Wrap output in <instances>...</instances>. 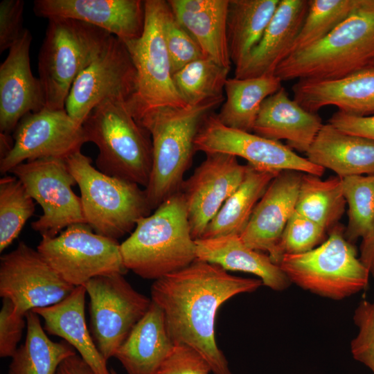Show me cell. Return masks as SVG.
I'll list each match as a JSON object with an SVG mask.
<instances>
[{
  "label": "cell",
  "mask_w": 374,
  "mask_h": 374,
  "mask_svg": "<svg viewBox=\"0 0 374 374\" xmlns=\"http://www.w3.org/2000/svg\"><path fill=\"white\" fill-rule=\"evenodd\" d=\"M328 123L345 133L374 141V115L359 116L337 111Z\"/></svg>",
  "instance_id": "obj_44"
},
{
  "label": "cell",
  "mask_w": 374,
  "mask_h": 374,
  "mask_svg": "<svg viewBox=\"0 0 374 374\" xmlns=\"http://www.w3.org/2000/svg\"><path fill=\"white\" fill-rule=\"evenodd\" d=\"M110 373L111 374H117V373L114 369H111Z\"/></svg>",
  "instance_id": "obj_49"
},
{
  "label": "cell",
  "mask_w": 374,
  "mask_h": 374,
  "mask_svg": "<svg viewBox=\"0 0 374 374\" xmlns=\"http://www.w3.org/2000/svg\"><path fill=\"white\" fill-rule=\"evenodd\" d=\"M341 184L348 206L346 238L362 240L374 226V175L342 177Z\"/></svg>",
  "instance_id": "obj_37"
},
{
  "label": "cell",
  "mask_w": 374,
  "mask_h": 374,
  "mask_svg": "<svg viewBox=\"0 0 374 374\" xmlns=\"http://www.w3.org/2000/svg\"><path fill=\"white\" fill-rule=\"evenodd\" d=\"M371 274L374 277V266L371 269Z\"/></svg>",
  "instance_id": "obj_48"
},
{
  "label": "cell",
  "mask_w": 374,
  "mask_h": 374,
  "mask_svg": "<svg viewBox=\"0 0 374 374\" xmlns=\"http://www.w3.org/2000/svg\"><path fill=\"white\" fill-rule=\"evenodd\" d=\"M281 82L275 74L228 78L224 86L226 99L217 118L229 127L253 132L262 102L282 87Z\"/></svg>",
  "instance_id": "obj_29"
},
{
  "label": "cell",
  "mask_w": 374,
  "mask_h": 374,
  "mask_svg": "<svg viewBox=\"0 0 374 374\" xmlns=\"http://www.w3.org/2000/svg\"><path fill=\"white\" fill-rule=\"evenodd\" d=\"M224 100V98H219L186 107H155L138 119L152 139V166L144 188L151 210L179 191L184 173L193 161L199 127Z\"/></svg>",
  "instance_id": "obj_2"
},
{
  "label": "cell",
  "mask_w": 374,
  "mask_h": 374,
  "mask_svg": "<svg viewBox=\"0 0 374 374\" xmlns=\"http://www.w3.org/2000/svg\"><path fill=\"white\" fill-rule=\"evenodd\" d=\"M196 260L217 265L226 271L253 274L262 284L275 291H282L291 282L269 255L244 244L240 235L231 234L195 240Z\"/></svg>",
  "instance_id": "obj_25"
},
{
  "label": "cell",
  "mask_w": 374,
  "mask_h": 374,
  "mask_svg": "<svg viewBox=\"0 0 374 374\" xmlns=\"http://www.w3.org/2000/svg\"><path fill=\"white\" fill-rule=\"evenodd\" d=\"M35 15L81 21L105 30L124 43L139 38L144 30L145 1L36 0Z\"/></svg>",
  "instance_id": "obj_18"
},
{
  "label": "cell",
  "mask_w": 374,
  "mask_h": 374,
  "mask_svg": "<svg viewBox=\"0 0 374 374\" xmlns=\"http://www.w3.org/2000/svg\"><path fill=\"white\" fill-rule=\"evenodd\" d=\"M278 265L291 283L335 300L364 290L371 275L338 224L321 244L304 253L285 254Z\"/></svg>",
  "instance_id": "obj_8"
},
{
  "label": "cell",
  "mask_w": 374,
  "mask_h": 374,
  "mask_svg": "<svg viewBox=\"0 0 374 374\" xmlns=\"http://www.w3.org/2000/svg\"><path fill=\"white\" fill-rule=\"evenodd\" d=\"M308 9V0H280L258 44L235 67L234 78L274 74L279 64L290 55Z\"/></svg>",
  "instance_id": "obj_21"
},
{
  "label": "cell",
  "mask_w": 374,
  "mask_h": 374,
  "mask_svg": "<svg viewBox=\"0 0 374 374\" xmlns=\"http://www.w3.org/2000/svg\"><path fill=\"white\" fill-rule=\"evenodd\" d=\"M12 139L11 150L0 160L2 175L25 161L46 158L66 160L87 143L82 125L65 109L46 107L24 116L15 128Z\"/></svg>",
  "instance_id": "obj_15"
},
{
  "label": "cell",
  "mask_w": 374,
  "mask_h": 374,
  "mask_svg": "<svg viewBox=\"0 0 374 374\" xmlns=\"http://www.w3.org/2000/svg\"><path fill=\"white\" fill-rule=\"evenodd\" d=\"M231 68L222 66L204 57L172 74L175 86L187 105L224 98L223 90Z\"/></svg>",
  "instance_id": "obj_34"
},
{
  "label": "cell",
  "mask_w": 374,
  "mask_h": 374,
  "mask_svg": "<svg viewBox=\"0 0 374 374\" xmlns=\"http://www.w3.org/2000/svg\"><path fill=\"white\" fill-rule=\"evenodd\" d=\"M37 250L73 287L99 276L127 271L118 240L95 233L84 223L70 225L55 237H42Z\"/></svg>",
  "instance_id": "obj_10"
},
{
  "label": "cell",
  "mask_w": 374,
  "mask_h": 374,
  "mask_svg": "<svg viewBox=\"0 0 374 374\" xmlns=\"http://www.w3.org/2000/svg\"><path fill=\"white\" fill-rule=\"evenodd\" d=\"M167 6V1L145 0L143 33L125 43L136 72L135 92L126 104L136 121L155 107L188 106L175 86L165 43L163 22Z\"/></svg>",
  "instance_id": "obj_9"
},
{
  "label": "cell",
  "mask_w": 374,
  "mask_h": 374,
  "mask_svg": "<svg viewBox=\"0 0 374 374\" xmlns=\"http://www.w3.org/2000/svg\"><path fill=\"white\" fill-rule=\"evenodd\" d=\"M26 326V316L17 312L10 300L3 298L0 310L1 357H12L18 348V344Z\"/></svg>",
  "instance_id": "obj_41"
},
{
  "label": "cell",
  "mask_w": 374,
  "mask_h": 374,
  "mask_svg": "<svg viewBox=\"0 0 374 374\" xmlns=\"http://www.w3.org/2000/svg\"><path fill=\"white\" fill-rule=\"evenodd\" d=\"M13 141L10 136L0 133V158L2 159L11 150ZM0 159V160H1Z\"/></svg>",
  "instance_id": "obj_47"
},
{
  "label": "cell",
  "mask_w": 374,
  "mask_h": 374,
  "mask_svg": "<svg viewBox=\"0 0 374 374\" xmlns=\"http://www.w3.org/2000/svg\"><path fill=\"white\" fill-rule=\"evenodd\" d=\"M65 161L80 191L85 222L95 233L118 240L150 215L145 189L138 184L103 173L81 151Z\"/></svg>",
  "instance_id": "obj_6"
},
{
  "label": "cell",
  "mask_w": 374,
  "mask_h": 374,
  "mask_svg": "<svg viewBox=\"0 0 374 374\" xmlns=\"http://www.w3.org/2000/svg\"><path fill=\"white\" fill-rule=\"evenodd\" d=\"M74 288L23 241L0 258V296L10 300L22 315L59 303Z\"/></svg>",
  "instance_id": "obj_16"
},
{
  "label": "cell",
  "mask_w": 374,
  "mask_h": 374,
  "mask_svg": "<svg viewBox=\"0 0 374 374\" xmlns=\"http://www.w3.org/2000/svg\"><path fill=\"white\" fill-rule=\"evenodd\" d=\"M211 368L195 350L184 345H175L155 374H209Z\"/></svg>",
  "instance_id": "obj_42"
},
{
  "label": "cell",
  "mask_w": 374,
  "mask_h": 374,
  "mask_svg": "<svg viewBox=\"0 0 374 374\" xmlns=\"http://www.w3.org/2000/svg\"><path fill=\"white\" fill-rule=\"evenodd\" d=\"M374 64V0H359L353 12L312 46L277 67L280 80L340 79Z\"/></svg>",
  "instance_id": "obj_4"
},
{
  "label": "cell",
  "mask_w": 374,
  "mask_h": 374,
  "mask_svg": "<svg viewBox=\"0 0 374 374\" xmlns=\"http://www.w3.org/2000/svg\"><path fill=\"white\" fill-rule=\"evenodd\" d=\"M86 289L75 287L62 301L33 311L44 320L48 334L62 338L79 353L94 374H111L107 361L98 350L85 320Z\"/></svg>",
  "instance_id": "obj_24"
},
{
  "label": "cell",
  "mask_w": 374,
  "mask_h": 374,
  "mask_svg": "<svg viewBox=\"0 0 374 374\" xmlns=\"http://www.w3.org/2000/svg\"><path fill=\"white\" fill-rule=\"evenodd\" d=\"M123 275L99 276L84 285L89 297L90 332L107 361L114 356L152 302L134 290Z\"/></svg>",
  "instance_id": "obj_11"
},
{
  "label": "cell",
  "mask_w": 374,
  "mask_h": 374,
  "mask_svg": "<svg viewBox=\"0 0 374 374\" xmlns=\"http://www.w3.org/2000/svg\"><path fill=\"white\" fill-rule=\"evenodd\" d=\"M177 21L195 39L204 55L231 68L226 21L229 0H169Z\"/></svg>",
  "instance_id": "obj_26"
},
{
  "label": "cell",
  "mask_w": 374,
  "mask_h": 374,
  "mask_svg": "<svg viewBox=\"0 0 374 374\" xmlns=\"http://www.w3.org/2000/svg\"><path fill=\"white\" fill-rule=\"evenodd\" d=\"M179 191L185 200L194 240L201 238L211 220L243 181L249 165L224 153H208Z\"/></svg>",
  "instance_id": "obj_17"
},
{
  "label": "cell",
  "mask_w": 374,
  "mask_h": 374,
  "mask_svg": "<svg viewBox=\"0 0 374 374\" xmlns=\"http://www.w3.org/2000/svg\"><path fill=\"white\" fill-rule=\"evenodd\" d=\"M175 346L162 310L152 301L114 357L128 374H155Z\"/></svg>",
  "instance_id": "obj_27"
},
{
  "label": "cell",
  "mask_w": 374,
  "mask_h": 374,
  "mask_svg": "<svg viewBox=\"0 0 374 374\" xmlns=\"http://www.w3.org/2000/svg\"><path fill=\"white\" fill-rule=\"evenodd\" d=\"M346 204L341 177L323 180L319 176L303 173L295 208L298 213L326 231L331 230L337 225Z\"/></svg>",
  "instance_id": "obj_33"
},
{
  "label": "cell",
  "mask_w": 374,
  "mask_h": 374,
  "mask_svg": "<svg viewBox=\"0 0 374 374\" xmlns=\"http://www.w3.org/2000/svg\"><path fill=\"white\" fill-rule=\"evenodd\" d=\"M312 163L342 178L374 175V141L323 124L305 153Z\"/></svg>",
  "instance_id": "obj_28"
},
{
  "label": "cell",
  "mask_w": 374,
  "mask_h": 374,
  "mask_svg": "<svg viewBox=\"0 0 374 374\" xmlns=\"http://www.w3.org/2000/svg\"><path fill=\"white\" fill-rule=\"evenodd\" d=\"M34 211V199L21 181L4 175L0 179V252L18 237Z\"/></svg>",
  "instance_id": "obj_36"
},
{
  "label": "cell",
  "mask_w": 374,
  "mask_h": 374,
  "mask_svg": "<svg viewBox=\"0 0 374 374\" xmlns=\"http://www.w3.org/2000/svg\"><path fill=\"white\" fill-rule=\"evenodd\" d=\"M195 150L206 154L219 152L239 157L253 167L267 171L294 170L319 177L325 171L280 141L229 127L213 113L205 118L199 127Z\"/></svg>",
  "instance_id": "obj_13"
},
{
  "label": "cell",
  "mask_w": 374,
  "mask_h": 374,
  "mask_svg": "<svg viewBox=\"0 0 374 374\" xmlns=\"http://www.w3.org/2000/svg\"><path fill=\"white\" fill-rule=\"evenodd\" d=\"M323 125L319 114L290 99L282 87L262 102L253 132L276 141L285 140L291 149L306 153Z\"/></svg>",
  "instance_id": "obj_23"
},
{
  "label": "cell",
  "mask_w": 374,
  "mask_h": 374,
  "mask_svg": "<svg viewBox=\"0 0 374 374\" xmlns=\"http://www.w3.org/2000/svg\"><path fill=\"white\" fill-rule=\"evenodd\" d=\"M262 285L259 278L233 276L217 265L196 260L155 280L150 294L163 312L175 345L195 350L213 374H232L215 339L217 312L233 296L253 292Z\"/></svg>",
  "instance_id": "obj_1"
},
{
  "label": "cell",
  "mask_w": 374,
  "mask_h": 374,
  "mask_svg": "<svg viewBox=\"0 0 374 374\" xmlns=\"http://www.w3.org/2000/svg\"><path fill=\"white\" fill-rule=\"evenodd\" d=\"M358 1L308 0V12L290 55L304 50L324 38L353 12Z\"/></svg>",
  "instance_id": "obj_35"
},
{
  "label": "cell",
  "mask_w": 374,
  "mask_h": 374,
  "mask_svg": "<svg viewBox=\"0 0 374 374\" xmlns=\"http://www.w3.org/2000/svg\"><path fill=\"white\" fill-rule=\"evenodd\" d=\"M280 0H229L226 36L235 67L260 42Z\"/></svg>",
  "instance_id": "obj_30"
},
{
  "label": "cell",
  "mask_w": 374,
  "mask_h": 374,
  "mask_svg": "<svg viewBox=\"0 0 374 374\" xmlns=\"http://www.w3.org/2000/svg\"><path fill=\"white\" fill-rule=\"evenodd\" d=\"M82 127L87 141L98 148V170L147 186L152 166L151 136L132 116L125 100H103L90 112Z\"/></svg>",
  "instance_id": "obj_5"
},
{
  "label": "cell",
  "mask_w": 374,
  "mask_h": 374,
  "mask_svg": "<svg viewBox=\"0 0 374 374\" xmlns=\"http://www.w3.org/2000/svg\"><path fill=\"white\" fill-rule=\"evenodd\" d=\"M303 172H280L256 205L240 236L249 247L271 257L295 211Z\"/></svg>",
  "instance_id": "obj_20"
},
{
  "label": "cell",
  "mask_w": 374,
  "mask_h": 374,
  "mask_svg": "<svg viewBox=\"0 0 374 374\" xmlns=\"http://www.w3.org/2000/svg\"><path fill=\"white\" fill-rule=\"evenodd\" d=\"M136 72L125 44L112 35L101 53L74 81L65 109L78 124L90 112L108 98L126 103L135 92Z\"/></svg>",
  "instance_id": "obj_14"
},
{
  "label": "cell",
  "mask_w": 374,
  "mask_h": 374,
  "mask_svg": "<svg viewBox=\"0 0 374 374\" xmlns=\"http://www.w3.org/2000/svg\"><path fill=\"white\" fill-rule=\"evenodd\" d=\"M359 258L371 272L374 266V226L370 233L362 240Z\"/></svg>",
  "instance_id": "obj_46"
},
{
  "label": "cell",
  "mask_w": 374,
  "mask_h": 374,
  "mask_svg": "<svg viewBox=\"0 0 374 374\" xmlns=\"http://www.w3.org/2000/svg\"><path fill=\"white\" fill-rule=\"evenodd\" d=\"M55 374H94L90 366L78 355L65 359L58 366Z\"/></svg>",
  "instance_id": "obj_45"
},
{
  "label": "cell",
  "mask_w": 374,
  "mask_h": 374,
  "mask_svg": "<svg viewBox=\"0 0 374 374\" xmlns=\"http://www.w3.org/2000/svg\"><path fill=\"white\" fill-rule=\"evenodd\" d=\"M10 173L21 181L42 207L43 214L31 223L42 237H55L70 225L86 224L80 197L72 190L76 181L65 160L46 158L26 161Z\"/></svg>",
  "instance_id": "obj_12"
},
{
  "label": "cell",
  "mask_w": 374,
  "mask_h": 374,
  "mask_svg": "<svg viewBox=\"0 0 374 374\" xmlns=\"http://www.w3.org/2000/svg\"><path fill=\"white\" fill-rule=\"evenodd\" d=\"M163 30L172 74L188 64L206 57L195 39L177 21L168 3L164 12Z\"/></svg>",
  "instance_id": "obj_39"
},
{
  "label": "cell",
  "mask_w": 374,
  "mask_h": 374,
  "mask_svg": "<svg viewBox=\"0 0 374 374\" xmlns=\"http://www.w3.org/2000/svg\"><path fill=\"white\" fill-rule=\"evenodd\" d=\"M248 165L243 181L208 223L201 238L240 235L268 186L280 172L259 170Z\"/></svg>",
  "instance_id": "obj_31"
},
{
  "label": "cell",
  "mask_w": 374,
  "mask_h": 374,
  "mask_svg": "<svg viewBox=\"0 0 374 374\" xmlns=\"http://www.w3.org/2000/svg\"><path fill=\"white\" fill-rule=\"evenodd\" d=\"M353 320L357 333L350 344L352 355L374 374V299L362 300L355 310Z\"/></svg>",
  "instance_id": "obj_40"
},
{
  "label": "cell",
  "mask_w": 374,
  "mask_h": 374,
  "mask_svg": "<svg viewBox=\"0 0 374 374\" xmlns=\"http://www.w3.org/2000/svg\"><path fill=\"white\" fill-rule=\"evenodd\" d=\"M24 1L3 0L0 3V53L9 50L20 38L23 28Z\"/></svg>",
  "instance_id": "obj_43"
},
{
  "label": "cell",
  "mask_w": 374,
  "mask_h": 374,
  "mask_svg": "<svg viewBox=\"0 0 374 374\" xmlns=\"http://www.w3.org/2000/svg\"><path fill=\"white\" fill-rule=\"evenodd\" d=\"M292 91L294 100L312 113L333 105L350 115H374V64L340 79L298 80Z\"/></svg>",
  "instance_id": "obj_22"
},
{
  "label": "cell",
  "mask_w": 374,
  "mask_h": 374,
  "mask_svg": "<svg viewBox=\"0 0 374 374\" xmlns=\"http://www.w3.org/2000/svg\"><path fill=\"white\" fill-rule=\"evenodd\" d=\"M326 230L294 211L289 219L271 260L278 265L285 254L308 251L323 240Z\"/></svg>",
  "instance_id": "obj_38"
},
{
  "label": "cell",
  "mask_w": 374,
  "mask_h": 374,
  "mask_svg": "<svg viewBox=\"0 0 374 374\" xmlns=\"http://www.w3.org/2000/svg\"><path fill=\"white\" fill-rule=\"evenodd\" d=\"M26 340L11 357L8 374H55L60 364L76 354L66 341L50 339L39 316L30 310L26 314Z\"/></svg>",
  "instance_id": "obj_32"
},
{
  "label": "cell",
  "mask_w": 374,
  "mask_h": 374,
  "mask_svg": "<svg viewBox=\"0 0 374 374\" xmlns=\"http://www.w3.org/2000/svg\"><path fill=\"white\" fill-rule=\"evenodd\" d=\"M186 206L180 191L165 200L154 212L140 219L121 244L123 265L145 279L157 280L196 260Z\"/></svg>",
  "instance_id": "obj_3"
},
{
  "label": "cell",
  "mask_w": 374,
  "mask_h": 374,
  "mask_svg": "<svg viewBox=\"0 0 374 374\" xmlns=\"http://www.w3.org/2000/svg\"><path fill=\"white\" fill-rule=\"evenodd\" d=\"M32 35L25 28L0 66V133L10 135L19 121L46 107L44 90L31 70Z\"/></svg>",
  "instance_id": "obj_19"
},
{
  "label": "cell",
  "mask_w": 374,
  "mask_h": 374,
  "mask_svg": "<svg viewBox=\"0 0 374 374\" xmlns=\"http://www.w3.org/2000/svg\"><path fill=\"white\" fill-rule=\"evenodd\" d=\"M112 35L87 23L51 18L38 55V73L46 108L65 109L71 87L103 51Z\"/></svg>",
  "instance_id": "obj_7"
}]
</instances>
